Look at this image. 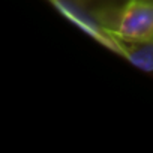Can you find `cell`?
Here are the masks:
<instances>
[{"label":"cell","instance_id":"277c9868","mask_svg":"<svg viewBox=\"0 0 153 153\" xmlns=\"http://www.w3.org/2000/svg\"><path fill=\"white\" fill-rule=\"evenodd\" d=\"M149 2H153V0H149Z\"/></svg>","mask_w":153,"mask_h":153},{"label":"cell","instance_id":"3957f363","mask_svg":"<svg viewBox=\"0 0 153 153\" xmlns=\"http://www.w3.org/2000/svg\"><path fill=\"white\" fill-rule=\"evenodd\" d=\"M57 5H63V6H74V8H83L87 5L89 0H54Z\"/></svg>","mask_w":153,"mask_h":153},{"label":"cell","instance_id":"6da1fadb","mask_svg":"<svg viewBox=\"0 0 153 153\" xmlns=\"http://www.w3.org/2000/svg\"><path fill=\"white\" fill-rule=\"evenodd\" d=\"M113 33L125 42L153 39V2L129 0L120 14Z\"/></svg>","mask_w":153,"mask_h":153},{"label":"cell","instance_id":"7a4b0ae2","mask_svg":"<svg viewBox=\"0 0 153 153\" xmlns=\"http://www.w3.org/2000/svg\"><path fill=\"white\" fill-rule=\"evenodd\" d=\"M119 51L134 66L146 72H153V39L141 42H125L119 39Z\"/></svg>","mask_w":153,"mask_h":153}]
</instances>
